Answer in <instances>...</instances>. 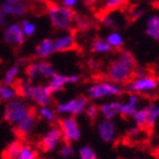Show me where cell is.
I'll list each match as a JSON object with an SVG mask.
<instances>
[{"mask_svg":"<svg viewBox=\"0 0 159 159\" xmlns=\"http://www.w3.org/2000/svg\"><path fill=\"white\" fill-rule=\"evenodd\" d=\"M137 66L134 54L128 50H122L113 60L106 71L107 79L116 84H126L133 79V71Z\"/></svg>","mask_w":159,"mask_h":159,"instance_id":"1","label":"cell"},{"mask_svg":"<svg viewBox=\"0 0 159 159\" xmlns=\"http://www.w3.org/2000/svg\"><path fill=\"white\" fill-rule=\"evenodd\" d=\"M47 12L49 15L51 25L57 30H70L74 28V13L72 8L65 7L62 3H59L53 0H44Z\"/></svg>","mask_w":159,"mask_h":159,"instance_id":"2","label":"cell"},{"mask_svg":"<svg viewBox=\"0 0 159 159\" xmlns=\"http://www.w3.org/2000/svg\"><path fill=\"white\" fill-rule=\"evenodd\" d=\"M31 111L32 108L25 102V99L17 96L6 103L2 113V118L8 124L16 125Z\"/></svg>","mask_w":159,"mask_h":159,"instance_id":"3","label":"cell"},{"mask_svg":"<svg viewBox=\"0 0 159 159\" xmlns=\"http://www.w3.org/2000/svg\"><path fill=\"white\" fill-rule=\"evenodd\" d=\"M123 93V89L119 84L111 81H102L89 85L87 89V98L91 101H98L108 96H119Z\"/></svg>","mask_w":159,"mask_h":159,"instance_id":"4","label":"cell"},{"mask_svg":"<svg viewBox=\"0 0 159 159\" xmlns=\"http://www.w3.org/2000/svg\"><path fill=\"white\" fill-rule=\"evenodd\" d=\"M159 80L152 75H147L144 77H134L125 84V89L128 93L145 94V93L154 92L158 87Z\"/></svg>","mask_w":159,"mask_h":159,"instance_id":"5","label":"cell"},{"mask_svg":"<svg viewBox=\"0 0 159 159\" xmlns=\"http://www.w3.org/2000/svg\"><path fill=\"white\" fill-rule=\"evenodd\" d=\"M59 128L62 134V139L64 143H76L81 138V128L79 126V123L76 122L75 117L65 116L60 119Z\"/></svg>","mask_w":159,"mask_h":159,"instance_id":"6","label":"cell"},{"mask_svg":"<svg viewBox=\"0 0 159 159\" xmlns=\"http://www.w3.org/2000/svg\"><path fill=\"white\" fill-rule=\"evenodd\" d=\"M89 104V98L85 96H79L71 98L66 102L59 103L55 106V112L59 115H69L76 117L84 112L85 107Z\"/></svg>","mask_w":159,"mask_h":159,"instance_id":"7","label":"cell"},{"mask_svg":"<svg viewBox=\"0 0 159 159\" xmlns=\"http://www.w3.org/2000/svg\"><path fill=\"white\" fill-rule=\"evenodd\" d=\"M25 35L23 33L22 27L20 23H12L3 32V41L9 45L11 49L18 52L25 43Z\"/></svg>","mask_w":159,"mask_h":159,"instance_id":"8","label":"cell"},{"mask_svg":"<svg viewBox=\"0 0 159 159\" xmlns=\"http://www.w3.org/2000/svg\"><path fill=\"white\" fill-rule=\"evenodd\" d=\"M62 134L59 127L53 126L44 133L41 140H40V147L44 152H51L55 148L60 146L62 142Z\"/></svg>","mask_w":159,"mask_h":159,"instance_id":"9","label":"cell"},{"mask_svg":"<svg viewBox=\"0 0 159 159\" xmlns=\"http://www.w3.org/2000/svg\"><path fill=\"white\" fill-rule=\"evenodd\" d=\"M75 32H76V29L70 30L66 34L62 35V37H60L55 41H53V52L61 53L70 52V51L76 50L79 44L76 42Z\"/></svg>","mask_w":159,"mask_h":159,"instance_id":"10","label":"cell"},{"mask_svg":"<svg viewBox=\"0 0 159 159\" xmlns=\"http://www.w3.org/2000/svg\"><path fill=\"white\" fill-rule=\"evenodd\" d=\"M52 92L49 89L48 85L37 84L33 85L30 92L29 98L38 106H45L52 103Z\"/></svg>","mask_w":159,"mask_h":159,"instance_id":"11","label":"cell"},{"mask_svg":"<svg viewBox=\"0 0 159 159\" xmlns=\"http://www.w3.org/2000/svg\"><path fill=\"white\" fill-rule=\"evenodd\" d=\"M80 82L79 75H62L54 73L52 76L49 79L48 87L52 92V94L63 91L64 86L66 84H76Z\"/></svg>","mask_w":159,"mask_h":159,"instance_id":"12","label":"cell"},{"mask_svg":"<svg viewBox=\"0 0 159 159\" xmlns=\"http://www.w3.org/2000/svg\"><path fill=\"white\" fill-rule=\"evenodd\" d=\"M1 9L6 15H11L15 17H22L29 12L27 0H3Z\"/></svg>","mask_w":159,"mask_h":159,"instance_id":"13","label":"cell"},{"mask_svg":"<svg viewBox=\"0 0 159 159\" xmlns=\"http://www.w3.org/2000/svg\"><path fill=\"white\" fill-rule=\"evenodd\" d=\"M35 122H37V114L35 111H31L28 115H25L21 120L13 125L15 133L19 137H25L32 133V130L35 127Z\"/></svg>","mask_w":159,"mask_h":159,"instance_id":"14","label":"cell"},{"mask_svg":"<svg viewBox=\"0 0 159 159\" xmlns=\"http://www.w3.org/2000/svg\"><path fill=\"white\" fill-rule=\"evenodd\" d=\"M139 104H140L139 95L136 94V93H129L126 97V101L120 103L119 115L123 116L124 118L133 117L135 112L139 108Z\"/></svg>","mask_w":159,"mask_h":159,"instance_id":"15","label":"cell"},{"mask_svg":"<svg viewBox=\"0 0 159 159\" xmlns=\"http://www.w3.org/2000/svg\"><path fill=\"white\" fill-rule=\"evenodd\" d=\"M97 133L104 143H112L116 137V126L113 119L103 118L97 124Z\"/></svg>","mask_w":159,"mask_h":159,"instance_id":"16","label":"cell"},{"mask_svg":"<svg viewBox=\"0 0 159 159\" xmlns=\"http://www.w3.org/2000/svg\"><path fill=\"white\" fill-rule=\"evenodd\" d=\"M129 0H102L94 9L96 10V17L105 15V13H109L112 11H115L117 9H120L124 7Z\"/></svg>","mask_w":159,"mask_h":159,"instance_id":"17","label":"cell"},{"mask_svg":"<svg viewBox=\"0 0 159 159\" xmlns=\"http://www.w3.org/2000/svg\"><path fill=\"white\" fill-rule=\"evenodd\" d=\"M119 101H111V102L103 103L98 106V112L102 115L103 118L114 119L117 115H119V107H120Z\"/></svg>","mask_w":159,"mask_h":159,"instance_id":"18","label":"cell"},{"mask_svg":"<svg viewBox=\"0 0 159 159\" xmlns=\"http://www.w3.org/2000/svg\"><path fill=\"white\" fill-rule=\"evenodd\" d=\"M11 85L15 87L18 97H21V98H23V99L29 98L30 92H31V89H32V86H33L32 82H30L29 80L16 79L15 82Z\"/></svg>","mask_w":159,"mask_h":159,"instance_id":"19","label":"cell"},{"mask_svg":"<svg viewBox=\"0 0 159 159\" xmlns=\"http://www.w3.org/2000/svg\"><path fill=\"white\" fill-rule=\"evenodd\" d=\"M53 52V41L51 39H43L37 44L34 50V57L38 59H45Z\"/></svg>","mask_w":159,"mask_h":159,"instance_id":"20","label":"cell"},{"mask_svg":"<svg viewBox=\"0 0 159 159\" xmlns=\"http://www.w3.org/2000/svg\"><path fill=\"white\" fill-rule=\"evenodd\" d=\"M145 32L152 40L159 41V16H149L146 20V30Z\"/></svg>","mask_w":159,"mask_h":159,"instance_id":"21","label":"cell"},{"mask_svg":"<svg viewBox=\"0 0 159 159\" xmlns=\"http://www.w3.org/2000/svg\"><path fill=\"white\" fill-rule=\"evenodd\" d=\"M145 108L147 112L146 129L152 130V129H154L155 125L159 118V105L155 104V103H149L145 106Z\"/></svg>","mask_w":159,"mask_h":159,"instance_id":"22","label":"cell"},{"mask_svg":"<svg viewBox=\"0 0 159 159\" xmlns=\"http://www.w3.org/2000/svg\"><path fill=\"white\" fill-rule=\"evenodd\" d=\"M74 25L76 30H81V31H89L94 27V22L89 17H86L85 15L76 12L74 13Z\"/></svg>","mask_w":159,"mask_h":159,"instance_id":"23","label":"cell"},{"mask_svg":"<svg viewBox=\"0 0 159 159\" xmlns=\"http://www.w3.org/2000/svg\"><path fill=\"white\" fill-rule=\"evenodd\" d=\"M37 117L40 118L41 120H44L48 123H53L57 120V112L55 109H53L50 105H45V106H39L38 111L35 112Z\"/></svg>","mask_w":159,"mask_h":159,"instance_id":"24","label":"cell"},{"mask_svg":"<svg viewBox=\"0 0 159 159\" xmlns=\"http://www.w3.org/2000/svg\"><path fill=\"white\" fill-rule=\"evenodd\" d=\"M21 144L22 143L19 139H16V140H12L11 143H9L6 146V148L3 149L2 155H1L2 159H16L18 152H19L20 147H21Z\"/></svg>","mask_w":159,"mask_h":159,"instance_id":"25","label":"cell"},{"mask_svg":"<svg viewBox=\"0 0 159 159\" xmlns=\"http://www.w3.org/2000/svg\"><path fill=\"white\" fill-rule=\"evenodd\" d=\"M91 50L94 53H109L113 51L112 47L108 44V42L102 38H95L93 40L92 44H91Z\"/></svg>","mask_w":159,"mask_h":159,"instance_id":"26","label":"cell"},{"mask_svg":"<svg viewBox=\"0 0 159 159\" xmlns=\"http://www.w3.org/2000/svg\"><path fill=\"white\" fill-rule=\"evenodd\" d=\"M38 152L31 145L28 144H21L18 155L16 159H37Z\"/></svg>","mask_w":159,"mask_h":159,"instance_id":"27","label":"cell"},{"mask_svg":"<svg viewBox=\"0 0 159 159\" xmlns=\"http://www.w3.org/2000/svg\"><path fill=\"white\" fill-rule=\"evenodd\" d=\"M17 97V93L12 85H7L5 83H0V101L1 102H9Z\"/></svg>","mask_w":159,"mask_h":159,"instance_id":"28","label":"cell"},{"mask_svg":"<svg viewBox=\"0 0 159 159\" xmlns=\"http://www.w3.org/2000/svg\"><path fill=\"white\" fill-rule=\"evenodd\" d=\"M25 74L27 76V80L30 82H34L40 77L39 73V64L38 62H28L25 67Z\"/></svg>","mask_w":159,"mask_h":159,"instance_id":"29","label":"cell"},{"mask_svg":"<svg viewBox=\"0 0 159 159\" xmlns=\"http://www.w3.org/2000/svg\"><path fill=\"white\" fill-rule=\"evenodd\" d=\"M133 119H134L135 125H136L138 128H140L142 130L146 129V124H147V112L146 108L143 107V108H138L135 112V114L133 115Z\"/></svg>","mask_w":159,"mask_h":159,"instance_id":"30","label":"cell"},{"mask_svg":"<svg viewBox=\"0 0 159 159\" xmlns=\"http://www.w3.org/2000/svg\"><path fill=\"white\" fill-rule=\"evenodd\" d=\"M38 64H39L40 77H42V79L49 80L55 73V70L53 67V65L50 62H48V61H39Z\"/></svg>","mask_w":159,"mask_h":159,"instance_id":"31","label":"cell"},{"mask_svg":"<svg viewBox=\"0 0 159 159\" xmlns=\"http://www.w3.org/2000/svg\"><path fill=\"white\" fill-rule=\"evenodd\" d=\"M105 40H106L107 42H108V44L112 47V49H114V50H119L123 47V44H124V40H123L122 34L119 32H117V31L109 33Z\"/></svg>","mask_w":159,"mask_h":159,"instance_id":"32","label":"cell"},{"mask_svg":"<svg viewBox=\"0 0 159 159\" xmlns=\"http://www.w3.org/2000/svg\"><path fill=\"white\" fill-rule=\"evenodd\" d=\"M59 155H60V157L63 159L72 158V157L75 155L74 148H73L71 144L65 143V144H63L62 146L59 148Z\"/></svg>","mask_w":159,"mask_h":159,"instance_id":"33","label":"cell"},{"mask_svg":"<svg viewBox=\"0 0 159 159\" xmlns=\"http://www.w3.org/2000/svg\"><path fill=\"white\" fill-rule=\"evenodd\" d=\"M83 113L86 115V117L91 120V122H94L99 114L98 106L95 105V104H93V103H89V104L86 105V107H85L84 112Z\"/></svg>","mask_w":159,"mask_h":159,"instance_id":"34","label":"cell"},{"mask_svg":"<svg viewBox=\"0 0 159 159\" xmlns=\"http://www.w3.org/2000/svg\"><path fill=\"white\" fill-rule=\"evenodd\" d=\"M97 18H98V20L102 22V25H105L106 28H108V29L114 30V29H116L117 25H118V23L116 22V20L109 15V13H105V15L99 16V17H97Z\"/></svg>","mask_w":159,"mask_h":159,"instance_id":"35","label":"cell"},{"mask_svg":"<svg viewBox=\"0 0 159 159\" xmlns=\"http://www.w3.org/2000/svg\"><path fill=\"white\" fill-rule=\"evenodd\" d=\"M80 159H97L94 149L89 146H82L79 149Z\"/></svg>","mask_w":159,"mask_h":159,"instance_id":"36","label":"cell"},{"mask_svg":"<svg viewBox=\"0 0 159 159\" xmlns=\"http://www.w3.org/2000/svg\"><path fill=\"white\" fill-rule=\"evenodd\" d=\"M21 27H22L23 33H25V37H32L35 33V25L32 22H30L29 20L25 19L21 21Z\"/></svg>","mask_w":159,"mask_h":159,"instance_id":"37","label":"cell"},{"mask_svg":"<svg viewBox=\"0 0 159 159\" xmlns=\"http://www.w3.org/2000/svg\"><path fill=\"white\" fill-rule=\"evenodd\" d=\"M143 15H144V10L139 7H135L129 12V19L132 20V21H136L139 18H142Z\"/></svg>","mask_w":159,"mask_h":159,"instance_id":"38","label":"cell"},{"mask_svg":"<svg viewBox=\"0 0 159 159\" xmlns=\"http://www.w3.org/2000/svg\"><path fill=\"white\" fill-rule=\"evenodd\" d=\"M149 74H150V72H149L148 69L142 66H136L134 69V71H133V79L134 77H144Z\"/></svg>","mask_w":159,"mask_h":159,"instance_id":"39","label":"cell"},{"mask_svg":"<svg viewBox=\"0 0 159 159\" xmlns=\"http://www.w3.org/2000/svg\"><path fill=\"white\" fill-rule=\"evenodd\" d=\"M8 25V19L7 15L2 11L1 7H0V27H6Z\"/></svg>","mask_w":159,"mask_h":159,"instance_id":"40","label":"cell"},{"mask_svg":"<svg viewBox=\"0 0 159 159\" xmlns=\"http://www.w3.org/2000/svg\"><path fill=\"white\" fill-rule=\"evenodd\" d=\"M83 1H84V3L89 8H92V9H94V8L96 7V6L98 5L102 0H83Z\"/></svg>","mask_w":159,"mask_h":159,"instance_id":"41","label":"cell"},{"mask_svg":"<svg viewBox=\"0 0 159 159\" xmlns=\"http://www.w3.org/2000/svg\"><path fill=\"white\" fill-rule=\"evenodd\" d=\"M79 2V0H62V5H64L67 8H74L76 3Z\"/></svg>","mask_w":159,"mask_h":159,"instance_id":"42","label":"cell"},{"mask_svg":"<svg viewBox=\"0 0 159 159\" xmlns=\"http://www.w3.org/2000/svg\"><path fill=\"white\" fill-rule=\"evenodd\" d=\"M89 67H91V70H93V71H97V70L99 69V63L96 60H89Z\"/></svg>","mask_w":159,"mask_h":159,"instance_id":"43","label":"cell"},{"mask_svg":"<svg viewBox=\"0 0 159 159\" xmlns=\"http://www.w3.org/2000/svg\"><path fill=\"white\" fill-rule=\"evenodd\" d=\"M139 130H142L140 128H138V127L135 125L134 127H130V128L128 129V132H127V134L129 135V136H136L137 134L139 133Z\"/></svg>","mask_w":159,"mask_h":159,"instance_id":"44","label":"cell"},{"mask_svg":"<svg viewBox=\"0 0 159 159\" xmlns=\"http://www.w3.org/2000/svg\"><path fill=\"white\" fill-rule=\"evenodd\" d=\"M157 159H159V152H158V154H157Z\"/></svg>","mask_w":159,"mask_h":159,"instance_id":"45","label":"cell"},{"mask_svg":"<svg viewBox=\"0 0 159 159\" xmlns=\"http://www.w3.org/2000/svg\"><path fill=\"white\" fill-rule=\"evenodd\" d=\"M37 159H38V158H37Z\"/></svg>","mask_w":159,"mask_h":159,"instance_id":"46","label":"cell"}]
</instances>
